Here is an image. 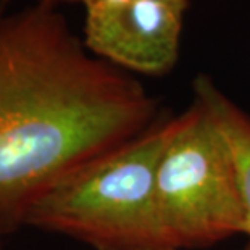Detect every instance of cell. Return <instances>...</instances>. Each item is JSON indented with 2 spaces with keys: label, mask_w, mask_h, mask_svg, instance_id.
Wrapping results in <instances>:
<instances>
[{
  "label": "cell",
  "mask_w": 250,
  "mask_h": 250,
  "mask_svg": "<svg viewBox=\"0 0 250 250\" xmlns=\"http://www.w3.org/2000/svg\"><path fill=\"white\" fill-rule=\"evenodd\" d=\"M163 116L134 74L90 52L57 7L0 10V229Z\"/></svg>",
  "instance_id": "1"
},
{
  "label": "cell",
  "mask_w": 250,
  "mask_h": 250,
  "mask_svg": "<svg viewBox=\"0 0 250 250\" xmlns=\"http://www.w3.org/2000/svg\"><path fill=\"white\" fill-rule=\"evenodd\" d=\"M173 116L86 163L36 202L24 226L95 250H171L157 213V169Z\"/></svg>",
  "instance_id": "2"
},
{
  "label": "cell",
  "mask_w": 250,
  "mask_h": 250,
  "mask_svg": "<svg viewBox=\"0 0 250 250\" xmlns=\"http://www.w3.org/2000/svg\"><path fill=\"white\" fill-rule=\"evenodd\" d=\"M157 213L171 250L216 246L249 221L228 142L207 100L173 116V131L157 169Z\"/></svg>",
  "instance_id": "3"
},
{
  "label": "cell",
  "mask_w": 250,
  "mask_h": 250,
  "mask_svg": "<svg viewBox=\"0 0 250 250\" xmlns=\"http://www.w3.org/2000/svg\"><path fill=\"white\" fill-rule=\"evenodd\" d=\"M188 0H134L86 12L83 41L102 60L131 74L174 70Z\"/></svg>",
  "instance_id": "4"
},
{
  "label": "cell",
  "mask_w": 250,
  "mask_h": 250,
  "mask_svg": "<svg viewBox=\"0 0 250 250\" xmlns=\"http://www.w3.org/2000/svg\"><path fill=\"white\" fill-rule=\"evenodd\" d=\"M192 90L207 100L229 147L247 213L250 237V113L239 107L229 95L216 86L213 79L205 74H199L194 79Z\"/></svg>",
  "instance_id": "5"
},
{
  "label": "cell",
  "mask_w": 250,
  "mask_h": 250,
  "mask_svg": "<svg viewBox=\"0 0 250 250\" xmlns=\"http://www.w3.org/2000/svg\"><path fill=\"white\" fill-rule=\"evenodd\" d=\"M68 3L81 5L86 12H92V10L107 8V7H116V5H123L127 2H134V0H65ZM189 2V0H188Z\"/></svg>",
  "instance_id": "6"
},
{
  "label": "cell",
  "mask_w": 250,
  "mask_h": 250,
  "mask_svg": "<svg viewBox=\"0 0 250 250\" xmlns=\"http://www.w3.org/2000/svg\"><path fill=\"white\" fill-rule=\"evenodd\" d=\"M12 2V0H0V10H5V7ZM62 0H33V3L37 5H45V7H57Z\"/></svg>",
  "instance_id": "7"
},
{
  "label": "cell",
  "mask_w": 250,
  "mask_h": 250,
  "mask_svg": "<svg viewBox=\"0 0 250 250\" xmlns=\"http://www.w3.org/2000/svg\"><path fill=\"white\" fill-rule=\"evenodd\" d=\"M2 236H3V231L0 229V250H3V247H2Z\"/></svg>",
  "instance_id": "8"
},
{
  "label": "cell",
  "mask_w": 250,
  "mask_h": 250,
  "mask_svg": "<svg viewBox=\"0 0 250 250\" xmlns=\"http://www.w3.org/2000/svg\"><path fill=\"white\" fill-rule=\"evenodd\" d=\"M244 250H250V244H249V246H247L246 249H244Z\"/></svg>",
  "instance_id": "9"
}]
</instances>
